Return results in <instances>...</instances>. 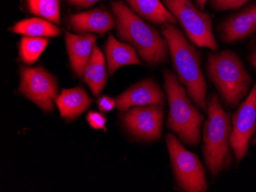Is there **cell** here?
<instances>
[{
	"label": "cell",
	"mask_w": 256,
	"mask_h": 192,
	"mask_svg": "<svg viewBox=\"0 0 256 192\" xmlns=\"http://www.w3.org/2000/svg\"><path fill=\"white\" fill-rule=\"evenodd\" d=\"M194 1H195L196 4L197 8L200 9L201 11H204L207 0H194Z\"/></svg>",
	"instance_id": "26"
},
{
	"label": "cell",
	"mask_w": 256,
	"mask_h": 192,
	"mask_svg": "<svg viewBox=\"0 0 256 192\" xmlns=\"http://www.w3.org/2000/svg\"><path fill=\"white\" fill-rule=\"evenodd\" d=\"M112 8L120 40L132 44L150 65L166 62L168 42L158 30L146 24L120 0L112 2Z\"/></svg>",
	"instance_id": "2"
},
{
	"label": "cell",
	"mask_w": 256,
	"mask_h": 192,
	"mask_svg": "<svg viewBox=\"0 0 256 192\" xmlns=\"http://www.w3.org/2000/svg\"><path fill=\"white\" fill-rule=\"evenodd\" d=\"M126 2L136 13L153 23H176L175 17L160 0H126Z\"/></svg>",
	"instance_id": "18"
},
{
	"label": "cell",
	"mask_w": 256,
	"mask_h": 192,
	"mask_svg": "<svg viewBox=\"0 0 256 192\" xmlns=\"http://www.w3.org/2000/svg\"><path fill=\"white\" fill-rule=\"evenodd\" d=\"M69 3L80 8H88L94 5L100 0H67Z\"/></svg>",
	"instance_id": "25"
},
{
	"label": "cell",
	"mask_w": 256,
	"mask_h": 192,
	"mask_svg": "<svg viewBox=\"0 0 256 192\" xmlns=\"http://www.w3.org/2000/svg\"><path fill=\"white\" fill-rule=\"evenodd\" d=\"M89 125L96 130H106V120L102 114L96 111L89 112L87 116Z\"/></svg>",
	"instance_id": "23"
},
{
	"label": "cell",
	"mask_w": 256,
	"mask_h": 192,
	"mask_svg": "<svg viewBox=\"0 0 256 192\" xmlns=\"http://www.w3.org/2000/svg\"><path fill=\"white\" fill-rule=\"evenodd\" d=\"M250 0H210L211 7L216 11L236 9Z\"/></svg>",
	"instance_id": "22"
},
{
	"label": "cell",
	"mask_w": 256,
	"mask_h": 192,
	"mask_svg": "<svg viewBox=\"0 0 256 192\" xmlns=\"http://www.w3.org/2000/svg\"><path fill=\"white\" fill-rule=\"evenodd\" d=\"M166 142L174 176L180 189L186 192H207L205 170L199 158L186 150L174 135L166 134Z\"/></svg>",
	"instance_id": "7"
},
{
	"label": "cell",
	"mask_w": 256,
	"mask_h": 192,
	"mask_svg": "<svg viewBox=\"0 0 256 192\" xmlns=\"http://www.w3.org/2000/svg\"><path fill=\"white\" fill-rule=\"evenodd\" d=\"M164 3L194 44L218 51V44L212 33V19L208 14L196 7L190 0H164Z\"/></svg>",
	"instance_id": "6"
},
{
	"label": "cell",
	"mask_w": 256,
	"mask_h": 192,
	"mask_svg": "<svg viewBox=\"0 0 256 192\" xmlns=\"http://www.w3.org/2000/svg\"><path fill=\"white\" fill-rule=\"evenodd\" d=\"M232 129L228 139L230 148L240 163L248 150V142L256 130V82L244 102L232 117Z\"/></svg>",
	"instance_id": "9"
},
{
	"label": "cell",
	"mask_w": 256,
	"mask_h": 192,
	"mask_svg": "<svg viewBox=\"0 0 256 192\" xmlns=\"http://www.w3.org/2000/svg\"><path fill=\"white\" fill-rule=\"evenodd\" d=\"M20 90L42 110H53V100L58 97V84L56 78L43 67H22Z\"/></svg>",
	"instance_id": "8"
},
{
	"label": "cell",
	"mask_w": 256,
	"mask_h": 192,
	"mask_svg": "<svg viewBox=\"0 0 256 192\" xmlns=\"http://www.w3.org/2000/svg\"><path fill=\"white\" fill-rule=\"evenodd\" d=\"M162 33L168 42L180 82L184 86L195 105L206 113L207 86L199 51L174 24H164Z\"/></svg>",
	"instance_id": "1"
},
{
	"label": "cell",
	"mask_w": 256,
	"mask_h": 192,
	"mask_svg": "<svg viewBox=\"0 0 256 192\" xmlns=\"http://www.w3.org/2000/svg\"><path fill=\"white\" fill-rule=\"evenodd\" d=\"M12 32L28 37H57L61 30L50 21L32 18L18 21L10 28Z\"/></svg>",
	"instance_id": "19"
},
{
	"label": "cell",
	"mask_w": 256,
	"mask_h": 192,
	"mask_svg": "<svg viewBox=\"0 0 256 192\" xmlns=\"http://www.w3.org/2000/svg\"><path fill=\"white\" fill-rule=\"evenodd\" d=\"M206 102L208 117L204 123L202 153L207 169L215 177L232 163L228 144L231 123L230 114L224 110L216 94L212 93Z\"/></svg>",
	"instance_id": "3"
},
{
	"label": "cell",
	"mask_w": 256,
	"mask_h": 192,
	"mask_svg": "<svg viewBox=\"0 0 256 192\" xmlns=\"http://www.w3.org/2000/svg\"><path fill=\"white\" fill-rule=\"evenodd\" d=\"M28 11L33 15L60 24V4L58 0H26Z\"/></svg>",
	"instance_id": "21"
},
{
	"label": "cell",
	"mask_w": 256,
	"mask_h": 192,
	"mask_svg": "<svg viewBox=\"0 0 256 192\" xmlns=\"http://www.w3.org/2000/svg\"><path fill=\"white\" fill-rule=\"evenodd\" d=\"M164 78L170 107L168 128L185 144L197 146L205 117L194 107L176 74L166 70L164 71Z\"/></svg>",
	"instance_id": "4"
},
{
	"label": "cell",
	"mask_w": 256,
	"mask_h": 192,
	"mask_svg": "<svg viewBox=\"0 0 256 192\" xmlns=\"http://www.w3.org/2000/svg\"><path fill=\"white\" fill-rule=\"evenodd\" d=\"M250 61H251L252 65L256 70V49L254 50V52H253L252 54Z\"/></svg>",
	"instance_id": "27"
},
{
	"label": "cell",
	"mask_w": 256,
	"mask_h": 192,
	"mask_svg": "<svg viewBox=\"0 0 256 192\" xmlns=\"http://www.w3.org/2000/svg\"><path fill=\"white\" fill-rule=\"evenodd\" d=\"M54 101L61 117L68 120H73L80 116L92 104V98L82 87L64 89Z\"/></svg>",
	"instance_id": "15"
},
{
	"label": "cell",
	"mask_w": 256,
	"mask_h": 192,
	"mask_svg": "<svg viewBox=\"0 0 256 192\" xmlns=\"http://www.w3.org/2000/svg\"><path fill=\"white\" fill-rule=\"evenodd\" d=\"M115 104L120 111H126L133 107L164 106V94L154 80L144 79L119 95L115 99Z\"/></svg>",
	"instance_id": "11"
},
{
	"label": "cell",
	"mask_w": 256,
	"mask_h": 192,
	"mask_svg": "<svg viewBox=\"0 0 256 192\" xmlns=\"http://www.w3.org/2000/svg\"><path fill=\"white\" fill-rule=\"evenodd\" d=\"M98 107L100 111H110L114 107H116L115 100L107 97V96H104V97H100V100H98Z\"/></svg>",
	"instance_id": "24"
},
{
	"label": "cell",
	"mask_w": 256,
	"mask_h": 192,
	"mask_svg": "<svg viewBox=\"0 0 256 192\" xmlns=\"http://www.w3.org/2000/svg\"><path fill=\"white\" fill-rule=\"evenodd\" d=\"M164 116L162 106H142L129 109L122 120L126 130L134 137L154 141L161 137Z\"/></svg>",
	"instance_id": "10"
},
{
	"label": "cell",
	"mask_w": 256,
	"mask_h": 192,
	"mask_svg": "<svg viewBox=\"0 0 256 192\" xmlns=\"http://www.w3.org/2000/svg\"><path fill=\"white\" fill-rule=\"evenodd\" d=\"M48 40L44 37L24 36L20 44V56L26 64H31L38 60L46 49Z\"/></svg>",
	"instance_id": "20"
},
{
	"label": "cell",
	"mask_w": 256,
	"mask_h": 192,
	"mask_svg": "<svg viewBox=\"0 0 256 192\" xmlns=\"http://www.w3.org/2000/svg\"><path fill=\"white\" fill-rule=\"evenodd\" d=\"M84 79L93 94L96 97L100 95L107 82L108 75L104 57L96 45L86 64Z\"/></svg>",
	"instance_id": "17"
},
{
	"label": "cell",
	"mask_w": 256,
	"mask_h": 192,
	"mask_svg": "<svg viewBox=\"0 0 256 192\" xmlns=\"http://www.w3.org/2000/svg\"><path fill=\"white\" fill-rule=\"evenodd\" d=\"M69 23L72 28L80 35L94 32L104 35L108 31L113 29L115 19L108 11L96 8L88 12H80L72 15L69 19Z\"/></svg>",
	"instance_id": "13"
},
{
	"label": "cell",
	"mask_w": 256,
	"mask_h": 192,
	"mask_svg": "<svg viewBox=\"0 0 256 192\" xmlns=\"http://www.w3.org/2000/svg\"><path fill=\"white\" fill-rule=\"evenodd\" d=\"M206 71L224 103L236 107L248 93L252 81L237 54L227 50L208 54Z\"/></svg>",
	"instance_id": "5"
},
{
	"label": "cell",
	"mask_w": 256,
	"mask_h": 192,
	"mask_svg": "<svg viewBox=\"0 0 256 192\" xmlns=\"http://www.w3.org/2000/svg\"><path fill=\"white\" fill-rule=\"evenodd\" d=\"M97 37L90 33L74 35L66 33V48L72 67L78 77H84L86 64L96 45Z\"/></svg>",
	"instance_id": "14"
},
{
	"label": "cell",
	"mask_w": 256,
	"mask_h": 192,
	"mask_svg": "<svg viewBox=\"0 0 256 192\" xmlns=\"http://www.w3.org/2000/svg\"><path fill=\"white\" fill-rule=\"evenodd\" d=\"M256 31V5L230 17L218 28L220 38L226 43H234Z\"/></svg>",
	"instance_id": "12"
},
{
	"label": "cell",
	"mask_w": 256,
	"mask_h": 192,
	"mask_svg": "<svg viewBox=\"0 0 256 192\" xmlns=\"http://www.w3.org/2000/svg\"><path fill=\"white\" fill-rule=\"evenodd\" d=\"M106 53L108 70L110 76L123 66L143 64L132 45L118 41L112 35H109L106 41Z\"/></svg>",
	"instance_id": "16"
},
{
	"label": "cell",
	"mask_w": 256,
	"mask_h": 192,
	"mask_svg": "<svg viewBox=\"0 0 256 192\" xmlns=\"http://www.w3.org/2000/svg\"><path fill=\"white\" fill-rule=\"evenodd\" d=\"M252 145H256V136H254V139L252 140Z\"/></svg>",
	"instance_id": "28"
}]
</instances>
